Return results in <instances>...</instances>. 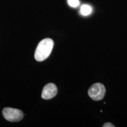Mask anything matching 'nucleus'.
<instances>
[{
    "label": "nucleus",
    "instance_id": "4",
    "mask_svg": "<svg viewBox=\"0 0 127 127\" xmlns=\"http://www.w3.org/2000/svg\"><path fill=\"white\" fill-rule=\"evenodd\" d=\"M57 86L53 83H49L44 87L41 96L44 99H50L57 94Z\"/></svg>",
    "mask_w": 127,
    "mask_h": 127
},
{
    "label": "nucleus",
    "instance_id": "3",
    "mask_svg": "<svg viewBox=\"0 0 127 127\" xmlns=\"http://www.w3.org/2000/svg\"><path fill=\"white\" fill-rule=\"evenodd\" d=\"M2 114L5 120L10 122H18L23 118V112L20 109L5 108L2 110Z\"/></svg>",
    "mask_w": 127,
    "mask_h": 127
},
{
    "label": "nucleus",
    "instance_id": "5",
    "mask_svg": "<svg viewBox=\"0 0 127 127\" xmlns=\"http://www.w3.org/2000/svg\"><path fill=\"white\" fill-rule=\"evenodd\" d=\"M92 12V8L91 6L88 5L84 4L82 5L80 9V12L82 15L84 16H87L89 15Z\"/></svg>",
    "mask_w": 127,
    "mask_h": 127
},
{
    "label": "nucleus",
    "instance_id": "1",
    "mask_svg": "<svg viewBox=\"0 0 127 127\" xmlns=\"http://www.w3.org/2000/svg\"><path fill=\"white\" fill-rule=\"evenodd\" d=\"M54 47V41L52 39L45 38L39 42L35 52V59L41 62L48 58Z\"/></svg>",
    "mask_w": 127,
    "mask_h": 127
},
{
    "label": "nucleus",
    "instance_id": "6",
    "mask_svg": "<svg viewBox=\"0 0 127 127\" xmlns=\"http://www.w3.org/2000/svg\"><path fill=\"white\" fill-rule=\"evenodd\" d=\"M68 2L69 6L73 8L78 7L79 5V0H68Z\"/></svg>",
    "mask_w": 127,
    "mask_h": 127
},
{
    "label": "nucleus",
    "instance_id": "2",
    "mask_svg": "<svg viewBox=\"0 0 127 127\" xmlns=\"http://www.w3.org/2000/svg\"><path fill=\"white\" fill-rule=\"evenodd\" d=\"M106 89L102 84L95 83L89 88L88 93L90 98L94 101H100L104 98Z\"/></svg>",
    "mask_w": 127,
    "mask_h": 127
},
{
    "label": "nucleus",
    "instance_id": "7",
    "mask_svg": "<svg viewBox=\"0 0 127 127\" xmlns=\"http://www.w3.org/2000/svg\"><path fill=\"white\" fill-rule=\"evenodd\" d=\"M115 127V125H114L112 124H111L110 123H105L103 125V127Z\"/></svg>",
    "mask_w": 127,
    "mask_h": 127
}]
</instances>
